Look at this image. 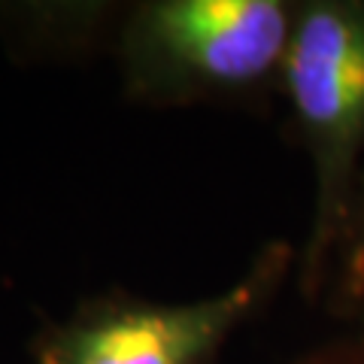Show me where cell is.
<instances>
[{
	"instance_id": "6da1fadb",
	"label": "cell",
	"mask_w": 364,
	"mask_h": 364,
	"mask_svg": "<svg viewBox=\"0 0 364 364\" xmlns=\"http://www.w3.org/2000/svg\"><path fill=\"white\" fill-rule=\"evenodd\" d=\"M294 13L298 0H140L124 6L109 52L140 107L267 112Z\"/></svg>"
},
{
	"instance_id": "7a4b0ae2",
	"label": "cell",
	"mask_w": 364,
	"mask_h": 364,
	"mask_svg": "<svg viewBox=\"0 0 364 364\" xmlns=\"http://www.w3.org/2000/svg\"><path fill=\"white\" fill-rule=\"evenodd\" d=\"M291 128L313 170L298 252L304 301H325L364 164V0H298L282 70Z\"/></svg>"
},
{
	"instance_id": "3957f363",
	"label": "cell",
	"mask_w": 364,
	"mask_h": 364,
	"mask_svg": "<svg viewBox=\"0 0 364 364\" xmlns=\"http://www.w3.org/2000/svg\"><path fill=\"white\" fill-rule=\"evenodd\" d=\"M298 270V249L267 240L222 291L198 301H149L104 291L40 328L33 364H215L231 337L267 310Z\"/></svg>"
},
{
	"instance_id": "277c9868",
	"label": "cell",
	"mask_w": 364,
	"mask_h": 364,
	"mask_svg": "<svg viewBox=\"0 0 364 364\" xmlns=\"http://www.w3.org/2000/svg\"><path fill=\"white\" fill-rule=\"evenodd\" d=\"M124 6L116 4H55L13 6V37L21 52L33 55H85L116 40Z\"/></svg>"
},
{
	"instance_id": "5b68a950",
	"label": "cell",
	"mask_w": 364,
	"mask_h": 364,
	"mask_svg": "<svg viewBox=\"0 0 364 364\" xmlns=\"http://www.w3.org/2000/svg\"><path fill=\"white\" fill-rule=\"evenodd\" d=\"M325 304L337 318L364 328V164H361L355 200H352V210H349L346 234L334 261Z\"/></svg>"
},
{
	"instance_id": "8992f818",
	"label": "cell",
	"mask_w": 364,
	"mask_h": 364,
	"mask_svg": "<svg viewBox=\"0 0 364 364\" xmlns=\"http://www.w3.org/2000/svg\"><path fill=\"white\" fill-rule=\"evenodd\" d=\"M294 364H364V328L306 352Z\"/></svg>"
}]
</instances>
